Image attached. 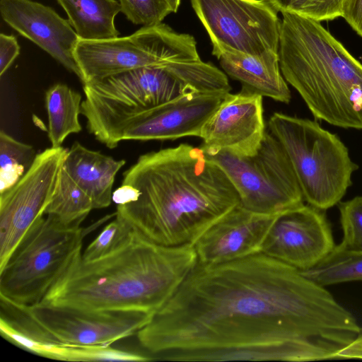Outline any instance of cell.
I'll return each instance as SVG.
<instances>
[{
  "label": "cell",
  "mask_w": 362,
  "mask_h": 362,
  "mask_svg": "<svg viewBox=\"0 0 362 362\" xmlns=\"http://www.w3.org/2000/svg\"><path fill=\"white\" fill-rule=\"evenodd\" d=\"M275 9L280 12L299 13L309 0H269Z\"/></svg>",
  "instance_id": "33"
},
{
  "label": "cell",
  "mask_w": 362,
  "mask_h": 362,
  "mask_svg": "<svg viewBox=\"0 0 362 362\" xmlns=\"http://www.w3.org/2000/svg\"><path fill=\"white\" fill-rule=\"evenodd\" d=\"M227 93H191L157 106L134 119L124 130L122 141L199 137Z\"/></svg>",
  "instance_id": "16"
},
{
  "label": "cell",
  "mask_w": 362,
  "mask_h": 362,
  "mask_svg": "<svg viewBox=\"0 0 362 362\" xmlns=\"http://www.w3.org/2000/svg\"><path fill=\"white\" fill-rule=\"evenodd\" d=\"M281 15L278 54L286 82L316 120L362 130V64L320 22Z\"/></svg>",
  "instance_id": "4"
},
{
  "label": "cell",
  "mask_w": 362,
  "mask_h": 362,
  "mask_svg": "<svg viewBox=\"0 0 362 362\" xmlns=\"http://www.w3.org/2000/svg\"><path fill=\"white\" fill-rule=\"evenodd\" d=\"M335 246L325 211L303 204L278 215L261 253L302 272L317 265Z\"/></svg>",
  "instance_id": "13"
},
{
  "label": "cell",
  "mask_w": 362,
  "mask_h": 362,
  "mask_svg": "<svg viewBox=\"0 0 362 362\" xmlns=\"http://www.w3.org/2000/svg\"><path fill=\"white\" fill-rule=\"evenodd\" d=\"M30 228L0 268V298L17 306L40 303L81 255L87 232L45 215Z\"/></svg>",
  "instance_id": "7"
},
{
  "label": "cell",
  "mask_w": 362,
  "mask_h": 362,
  "mask_svg": "<svg viewBox=\"0 0 362 362\" xmlns=\"http://www.w3.org/2000/svg\"><path fill=\"white\" fill-rule=\"evenodd\" d=\"M203 151L226 174L238 194L240 204L246 209L277 215L305 204L287 154L271 132H265L252 155Z\"/></svg>",
  "instance_id": "9"
},
{
  "label": "cell",
  "mask_w": 362,
  "mask_h": 362,
  "mask_svg": "<svg viewBox=\"0 0 362 362\" xmlns=\"http://www.w3.org/2000/svg\"><path fill=\"white\" fill-rule=\"evenodd\" d=\"M300 272L325 287L362 281V251H346L335 246L332 252L317 265Z\"/></svg>",
  "instance_id": "24"
},
{
  "label": "cell",
  "mask_w": 362,
  "mask_h": 362,
  "mask_svg": "<svg viewBox=\"0 0 362 362\" xmlns=\"http://www.w3.org/2000/svg\"><path fill=\"white\" fill-rule=\"evenodd\" d=\"M197 263L193 245H160L132 228L110 253L92 261H83L81 255L40 303L153 315L174 295Z\"/></svg>",
  "instance_id": "3"
},
{
  "label": "cell",
  "mask_w": 362,
  "mask_h": 362,
  "mask_svg": "<svg viewBox=\"0 0 362 362\" xmlns=\"http://www.w3.org/2000/svg\"><path fill=\"white\" fill-rule=\"evenodd\" d=\"M92 209L90 198L63 167L57 191L45 216H52L66 226H81Z\"/></svg>",
  "instance_id": "23"
},
{
  "label": "cell",
  "mask_w": 362,
  "mask_h": 362,
  "mask_svg": "<svg viewBox=\"0 0 362 362\" xmlns=\"http://www.w3.org/2000/svg\"><path fill=\"white\" fill-rule=\"evenodd\" d=\"M125 163L76 141L68 149L63 167L90 198L93 209H100L110 205L115 176Z\"/></svg>",
  "instance_id": "20"
},
{
  "label": "cell",
  "mask_w": 362,
  "mask_h": 362,
  "mask_svg": "<svg viewBox=\"0 0 362 362\" xmlns=\"http://www.w3.org/2000/svg\"><path fill=\"white\" fill-rule=\"evenodd\" d=\"M81 95L64 83H57L45 93L48 115V137L52 147L62 146L65 139L81 131Z\"/></svg>",
  "instance_id": "22"
},
{
  "label": "cell",
  "mask_w": 362,
  "mask_h": 362,
  "mask_svg": "<svg viewBox=\"0 0 362 362\" xmlns=\"http://www.w3.org/2000/svg\"><path fill=\"white\" fill-rule=\"evenodd\" d=\"M132 228L123 219L115 218L104 227L81 255L83 261L102 257L117 249L129 236Z\"/></svg>",
  "instance_id": "27"
},
{
  "label": "cell",
  "mask_w": 362,
  "mask_h": 362,
  "mask_svg": "<svg viewBox=\"0 0 362 362\" xmlns=\"http://www.w3.org/2000/svg\"><path fill=\"white\" fill-rule=\"evenodd\" d=\"M221 83L219 69L202 59L134 69L83 84L81 113L88 132L114 148L144 112L188 93L216 92Z\"/></svg>",
  "instance_id": "5"
},
{
  "label": "cell",
  "mask_w": 362,
  "mask_h": 362,
  "mask_svg": "<svg viewBox=\"0 0 362 362\" xmlns=\"http://www.w3.org/2000/svg\"><path fill=\"white\" fill-rule=\"evenodd\" d=\"M345 0H309L299 13L315 21L342 17Z\"/></svg>",
  "instance_id": "29"
},
{
  "label": "cell",
  "mask_w": 362,
  "mask_h": 362,
  "mask_svg": "<svg viewBox=\"0 0 362 362\" xmlns=\"http://www.w3.org/2000/svg\"><path fill=\"white\" fill-rule=\"evenodd\" d=\"M216 58L225 73L241 83L243 90L281 103H290L291 90L281 71L278 52L250 55L224 52Z\"/></svg>",
  "instance_id": "19"
},
{
  "label": "cell",
  "mask_w": 362,
  "mask_h": 362,
  "mask_svg": "<svg viewBox=\"0 0 362 362\" xmlns=\"http://www.w3.org/2000/svg\"><path fill=\"white\" fill-rule=\"evenodd\" d=\"M74 57L83 84L134 69L201 59L193 36L162 23L126 37L79 40Z\"/></svg>",
  "instance_id": "8"
},
{
  "label": "cell",
  "mask_w": 362,
  "mask_h": 362,
  "mask_svg": "<svg viewBox=\"0 0 362 362\" xmlns=\"http://www.w3.org/2000/svg\"><path fill=\"white\" fill-rule=\"evenodd\" d=\"M122 12L135 25L149 26L162 23L173 13L167 0H119Z\"/></svg>",
  "instance_id": "28"
},
{
  "label": "cell",
  "mask_w": 362,
  "mask_h": 362,
  "mask_svg": "<svg viewBox=\"0 0 362 362\" xmlns=\"http://www.w3.org/2000/svg\"><path fill=\"white\" fill-rule=\"evenodd\" d=\"M15 306L53 340L84 346H109L136 334L152 317L141 312L90 311L42 303Z\"/></svg>",
  "instance_id": "12"
},
{
  "label": "cell",
  "mask_w": 362,
  "mask_h": 362,
  "mask_svg": "<svg viewBox=\"0 0 362 362\" xmlns=\"http://www.w3.org/2000/svg\"><path fill=\"white\" fill-rule=\"evenodd\" d=\"M20 52V47L13 35L0 34V76L12 64Z\"/></svg>",
  "instance_id": "30"
},
{
  "label": "cell",
  "mask_w": 362,
  "mask_h": 362,
  "mask_svg": "<svg viewBox=\"0 0 362 362\" xmlns=\"http://www.w3.org/2000/svg\"><path fill=\"white\" fill-rule=\"evenodd\" d=\"M268 127L291 163L306 204L325 211L352 185L358 165L337 134L317 121L274 112Z\"/></svg>",
  "instance_id": "6"
},
{
  "label": "cell",
  "mask_w": 362,
  "mask_h": 362,
  "mask_svg": "<svg viewBox=\"0 0 362 362\" xmlns=\"http://www.w3.org/2000/svg\"><path fill=\"white\" fill-rule=\"evenodd\" d=\"M116 216L150 240L194 245L240 204L224 171L201 147L187 144L139 157L112 194Z\"/></svg>",
  "instance_id": "2"
},
{
  "label": "cell",
  "mask_w": 362,
  "mask_h": 362,
  "mask_svg": "<svg viewBox=\"0 0 362 362\" xmlns=\"http://www.w3.org/2000/svg\"><path fill=\"white\" fill-rule=\"evenodd\" d=\"M37 154L32 146L0 132V193L13 186L28 171Z\"/></svg>",
  "instance_id": "25"
},
{
  "label": "cell",
  "mask_w": 362,
  "mask_h": 362,
  "mask_svg": "<svg viewBox=\"0 0 362 362\" xmlns=\"http://www.w3.org/2000/svg\"><path fill=\"white\" fill-rule=\"evenodd\" d=\"M337 359L362 360V327H360L356 337L338 354Z\"/></svg>",
  "instance_id": "32"
},
{
  "label": "cell",
  "mask_w": 362,
  "mask_h": 362,
  "mask_svg": "<svg viewBox=\"0 0 362 362\" xmlns=\"http://www.w3.org/2000/svg\"><path fill=\"white\" fill-rule=\"evenodd\" d=\"M337 206L343 235L336 247L346 251H362V195L341 201Z\"/></svg>",
  "instance_id": "26"
},
{
  "label": "cell",
  "mask_w": 362,
  "mask_h": 362,
  "mask_svg": "<svg viewBox=\"0 0 362 362\" xmlns=\"http://www.w3.org/2000/svg\"><path fill=\"white\" fill-rule=\"evenodd\" d=\"M263 112L262 96L243 89L227 93L202 130L201 148L239 156L255 153L266 132Z\"/></svg>",
  "instance_id": "14"
},
{
  "label": "cell",
  "mask_w": 362,
  "mask_h": 362,
  "mask_svg": "<svg viewBox=\"0 0 362 362\" xmlns=\"http://www.w3.org/2000/svg\"><path fill=\"white\" fill-rule=\"evenodd\" d=\"M3 20L28 38L81 81L74 57L80 40L69 21L52 8L31 0H1Z\"/></svg>",
  "instance_id": "17"
},
{
  "label": "cell",
  "mask_w": 362,
  "mask_h": 362,
  "mask_svg": "<svg viewBox=\"0 0 362 362\" xmlns=\"http://www.w3.org/2000/svg\"><path fill=\"white\" fill-rule=\"evenodd\" d=\"M180 1L181 0H167L173 10V13H175L177 11L180 4Z\"/></svg>",
  "instance_id": "34"
},
{
  "label": "cell",
  "mask_w": 362,
  "mask_h": 362,
  "mask_svg": "<svg viewBox=\"0 0 362 362\" xmlns=\"http://www.w3.org/2000/svg\"><path fill=\"white\" fill-rule=\"evenodd\" d=\"M80 40H102L117 37L115 16L122 12L117 0H57Z\"/></svg>",
  "instance_id": "21"
},
{
  "label": "cell",
  "mask_w": 362,
  "mask_h": 362,
  "mask_svg": "<svg viewBox=\"0 0 362 362\" xmlns=\"http://www.w3.org/2000/svg\"><path fill=\"white\" fill-rule=\"evenodd\" d=\"M359 329L352 313L325 286L258 253L197 263L136 337L154 354L293 342L315 361L337 359Z\"/></svg>",
  "instance_id": "1"
},
{
  "label": "cell",
  "mask_w": 362,
  "mask_h": 362,
  "mask_svg": "<svg viewBox=\"0 0 362 362\" xmlns=\"http://www.w3.org/2000/svg\"><path fill=\"white\" fill-rule=\"evenodd\" d=\"M277 215L235 206L211 225L194 243L200 264L225 263L261 253Z\"/></svg>",
  "instance_id": "15"
},
{
  "label": "cell",
  "mask_w": 362,
  "mask_h": 362,
  "mask_svg": "<svg viewBox=\"0 0 362 362\" xmlns=\"http://www.w3.org/2000/svg\"><path fill=\"white\" fill-rule=\"evenodd\" d=\"M216 57L231 52L259 55L279 51L281 20L269 0H190Z\"/></svg>",
  "instance_id": "10"
},
{
  "label": "cell",
  "mask_w": 362,
  "mask_h": 362,
  "mask_svg": "<svg viewBox=\"0 0 362 362\" xmlns=\"http://www.w3.org/2000/svg\"><path fill=\"white\" fill-rule=\"evenodd\" d=\"M68 149L50 147L37 153L28 171L0 193V268L55 194Z\"/></svg>",
  "instance_id": "11"
},
{
  "label": "cell",
  "mask_w": 362,
  "mask_h": 362,
  "mask_svg": "<svg viewBox=\"0 0 362 362\" xmlns=\"http://www.w3.org/2000/svg\"><path fill=\"white\" fill-rule=\"evenodd\" d=\"M1 336L40 356L67 361H124L126 351L109 346L69 345L50 339L30 320L6 321L0 317Z\"/></svg>",
  "instance_id": "18"
},
{
  "label": "cell",
  "mask_w": 362,
  "mask_h": 362,
  "mask_svg": "<svg viewBox=\"0 0 362 362\" xmlns=\"http://www.w3.org/2000/svg\"><path fill=\"white\" fill-rule=\"evenodd\" d=\"M341 18L362 37V0H345Z\"/></svg>",
  "instance_id": "31"
}]
</instances>
